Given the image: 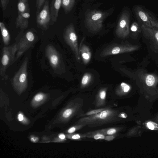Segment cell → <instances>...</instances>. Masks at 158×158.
Returning <instances> with one entry per match:
<instances>
[{
  "instance_id": "1",
  "label": "cell",
  "mask_w": 158,
  "mask_h": 158,
  "mask_svg": "<svg viewBox=\"0 0 158 158\" xmlns=\"http://www.w3.org/2000/svg\"><path fill=\"white\" fill-rule=\"evenodd\" d=\"M108 14L105 12L96 10L87 12L85 15V27L92 32L100 31L102 27L103 20Z\"/></svg>"
},
{
  "instance_id": "2",
  "label": "cell",
  "mask_w": 158,
  "mask_h": 158,
  "mask_svg": "<svg viewBox=\"0 0 158 158\" xmlns=\"http://www.w3.org/2000/svg\"><path fill=\"white\" fill-rule=\"evenodd\" d=\"M17 51V45L3 47L2 50L0 68V75L4 79L7 78L6 71L7 68L14 62L15 54Z\"/></svg>"
},
{
  "instance_id": "3",
  "label": "cell",
  "mask_w": 158,
  "mask_h": 158,
  "mask_svg": "<svg viewBox=\"0 0 158 158\" xmlns=\"http://www.w3.org/2000/svg\"><path fill=\"white\" fill-rule=\"evenodd\" d=\"M64 39L74 52L77 60L80 59L79 51L78 45V38L73 24L71 23L64 30Z\"/></svg>"
},
{
  "instance_id": "4",
  "label": "cell",
  "mask_w": 158,
  "mask_h": 158,
  "mask_svg": "<svg viewBox=\"0 0 158 158\" xmlns=\"http://www.w3.org/2000/svg\"><path fill=\"white\" fill-rule=\"evenodd\" d=\"M27 62L28 58L26 57L13 79V84L15 87L20 91L24 89L27 85Z\"/></svg>"
},
{
  "instance_id": "5",
  "label": "cell",
  "mask_w": 158,
  "mask_h": 158,
  "mask_svg": "<svg viewBox=\"0 0 158 158\" xmlns=\"http://www.w3.org/2000/svg\"><path fill=\"white\" fill-rule=\"evenodd\" d=\"M36 21L39 27L44 30L48 28L51 21L49 0H46L41 10L36 14Z\"/></svg>"
},
{
  "instance_id": "6",
  "label": "cell",
  "mask_w": 158,
  "mask_h": 158,
  "mask_svg": "<svg viewBox=\"0 0 158 158\" xmlns=\"http://www.w3.org/2000/svg\"><path fill=\"white\" fill-rule=\"evenodd\" d=\"M138 19L143 24L150 27L158 29V20L151 14L142 7L137 6L134 9Z\"/></svg>"
},
{
  "instance_id": "7",
  "label": "cell",
  "mask_w": 158,
  "mask_h": 158,
  "mask_svg": "<svg viewBox=\"0 0 158 158\" xmlns=\"http://www.w3.org/2000/svg\"><path fill=\"white\" fill-rule=\"evenodd\" d=\"M135 46L118 44H112L105 48L101 52L102 57L129 52L136 49Z\"/></svg>"
},
{
  "instance_id": "8",
  "label": "cell",
  "mask_w": 158,
  "mask_h": 158,
  "mask_svg": "<svg viewBox=\"0 0 158 158\" xmlns=\"http://www.w3.org/2000/svg\"><path fill=\"white\" fill-rule=\"evenodd\" d=\"M35 39V35L33 30H29L26 32L17 45V52L14 62L32 45Z\"/></svg>"
},
{
  "instance_id": "9",
  "label": "cell",
  "mask_w": 158,
  "mask_h": 158,
  "mask_svg": "<svg viewBox=\"0 0 158 158\" xmlns=\"http://www.w3.org/2000/svg\"><path fill=\"white\" fill-rule=\"evenodd\" d=\"M130 14L127 10H124L119 19L116 30L118 37L123 38L129 34Z\"/></svg>"
},
{
  "instance_id": "10",
  "label": "cell",
  "mask_w": 158,
  "mask_h": 158,
  "mask_svg": "<svg viewBox=\"0 0 158 158\" xmlns=\"http://www.w3.org/2000/svg\"><path fill=\"white\" fill-rule=\"evenodd\" d=\"M45 53L52 67L54 69H56L60 62L59 54L57 50L53 46L48 45L46 48Z\"/></svg>"
},
{
  "instance_id": "11",
  "label": "cell",
  "mask_w": 158,
  "mask_h": 158,
  "mask_svg": "<svg viewBox=\"0 0 158 158\" xmlns=\"http://www.w3.org/2000/svg\"><path fill=\"white\" fill-rule=\"evenodd\" d=\"M113 112L109 110L106 109L104 110L93 116L83 118L81 121L87 122H92L93 121H106L107 118H110V116L112 115Z\"/></svg>"
},
{
  "instance_id": "12",
  "label": "cell",
  "mask_w": 158,
  "mask_h": 158,
  "mask_svg": "<svg viewBox=\"0 0 158 158\" xmlns=\"http://www.w3.org/2000/svg\"><path fill=\"white\" fill-rule=\"evenodd\" d=\"M61 6V0H52L50 5L51 16L50 25L57 21L59 12Z\"/></svg>"
},
{
  "instance_id": "13",
  "label": "cell",
  "mask_w": 158,
  "mask_h": 158,
  "mask_svg": "<svg viewBox=\"0 0 158 158\" xmlns=\"http://www.w3.org/2000/svg\"><path fill=\"white\" fill-rule=\"evenodd\" d=\"M30 16V13L29 12L24 13L18 15L15 22L16 28H19L22 30H24L27 29L28 26Z\"/></svg>"
},
{
  "instance_id": "14",
  "label": "cell",
  "mask_w": 158,
  "mask_h": 158,
  "mask_svg": "<svg viewBox=\"0 0 158 158\" xmlns=\"http://www.w3.org/2000/svg\"><path fill=\"white\" fill-rule=\"evenodd\" d=\"M79 52L83 62L85 64L88 63L91 57V53L89 48L87 46L83 44L81 46Z\"/></svg>"
},
{
  "instance_id": "15",
  "label": "cell",
  "mask_w": 158,
  "mask_h": 158,
  "mask_svg": "<svg viewBox=\"0 0 158 158\" xmlns=\"http://www.w3.org/2000/svg\"><path fill=\"white\" fill-rule=\"evenodd\" d=\"M18 15L25 13H30L29 0H17Z\"/></svg>"
},
{
  "instance_id": "16",
  "label": "cell",
  "mask_w": 158,
  "mask_h": 158,
  "mask_svg": "<svg viewBox=\"0 0 158 158\" xmlns=\"http://www.w3.org/2000/svg\"><path fill=\"white\" fill-rule=\"evenodd\" d=\"M0 27L2 40L4 44H9L10 40V36L9 32L4 23L2 22L0 23Z\"/></svg>"
},
{
  "instance_id": "17",
  "label": "cell",
  "mask_w": 158,
  "mask_h": 158,
  "mask_svg": "<svg viewBox=\"0 0 158 158\" xmlns=\"http://www.w3.org/2000/svg\"><path fill=\"white\" fill-rule=\"evenodd\" d=\"M75 0H61V6L65 14L69 13L72 9Z\"/></svg>"
},
{
  "instance_id": "18",
  "label": "cell",
  "mask_w": 158,
  "mask_h": 158,
  "mask_svg": "<svg viewBox=\"0 0 158 158\" xmlns=\"http://www.w3.org/2000/svg\"><path fill=\"white\" fill-rule=\"evenodd\" d=\"M92 79V75L89 73H85L83 76L81 81V84L82 86H84L88 85L91 81Z\"/></svg>"
},
{
  "instance_id": "19",
  "label": "cell",
  "mask_w": 158,
  "mask_h": 158,
  "mask_svg": "<svg viewBox=\"0 0 158 158\" xmlns=\"http://www.w3.org/2000/svg\"><path fill=\"white\" fill-rule=\"evenodd\" d=\"M46 0H36L35 6L37 8L36 14L38 13L42 9Z\"/></svg>"
},
{
  "instance_id": "20",
  "label": "cell",
  "mask_w": 158,
  "mask_h": 158,
  "mask_svg": "<svg viewBox=\"0 0 158 158\" xmlns=\"http://www.w3.org/2000/svg\"><path fill=\"white\" fill-rule=\"evenodd\" d=\"M155 81L154 77L152 75H150L147 77L145 82L147 85L150 86L154 85Z\"/></svg>"
},
{
  "instance_id": "21",
  "label": "cell",
  "mask_w": 158,
  "mask_h": 158,
  "mask_svg": "<svg viewBox=\"0 0 158 158\" xmlns=\"http://www.w3.org/2000/svg\"><path fill=\"white\" fill-rule=\"evenodd\" d=\"M118 89L123 90L124 92H127L130 89V86L124 82H122L118 87Z\"/></svg>"
},
{
  "instance_id": "22",
  "label": "cell",
  "mask_w": 158,
  "mask_h": 158,
  "mask_svg": "<svg viewBox=\"0 0 158 158\" xmlns=\"http://www.w3.org/2000/svg\"><path fill=\"white\" fill-rule=\"evenodd\" d=\"M106 109L103 108L93 110L88 112L86 114L87 115H91L96 114Z\"/></svg>"
},
{
  "instance_id": "23",
  "label": "cell",
  "mask_w": 158,
  "mask_h": 158,
  "mask_svg": "<svg viewBox=\"0 0 158 158\" xmlns=\"http://www.w3.org/2000/svg\"><path fill=\"white\" fill-rule=\"evenodd\" d=\"M9 0H1V4L2 10H6L9 3Z\"/></svg>"
},
{
  "instance_id": "24",
  "label": "cell",
  "mask_w": 158,
  "mask_h": 158,
  "mask_svg": "<svg viewBox=\"0 0 158 158\" xmlns=\"http://www.w3.org/2000/svg\"><path fill=\"white\" fill-rule=\"evenodd\" d=\"M72 113V110L71 109H69L66 110L63 113V116L65 118L69 117Z\"/></svg>"
},
{
  "instance_id": "25",
  "label": "cell",
  "mask_w": 158,
  "mask_h": 158,
  "mask_svg": "<svg viewBox=\"0 0 158 158\" xmlns=\"http://www.w3.org/2000/svg\"><path fill=\"white\" fill-rule=\"evenodd\" d=\"M106 90L105 89L101 90L99 94V97L102 99H104L106 98Z\"/></svg>"
},
{
  "instance_id": "26",
  "label": "cell",
  "mask_w": 158,
  "mask_h": 158,
  "mask_svg": "<svg viewBox=\"0 0 158 158\" xmlns=\"http://www.w3.org/2000/svg\"><path fill=\"white\" fill-rule=\"evenodd\" d=\"M44 95L42 94H38L36 95L34 98L35 100L36 101H40L43 98Z\"/></svg>"
},
{
  "instance_id": "27",
  "label": "cell",
  "mask_w": 158,
  "mask_h": 158,
  "mask_svg": "<svg viewBox=\"0 0 158 158\" xmlns=\"http://www.w3.org/2000/svg\"><path fill=\"white\" fill-rule=\"evenodd\" d=\"M151 31L154 34L156 39L158 41V31L156 30V28L150 27Z\"/></svg>"
},
{
  "instance_id": "28",
  "label": "cell",
  "mask_w": 158,
  "mask_h": 158,
  "mask_svg": "<svg viewBox=\"0 0 158 158\" xmlns=\"http://www.w3.org/2000/svg\"><path fill=\"white\" fill-rule=\"evenodd\" d=\"M105 137V136L104 135L99 134L95 135H94V139L96 140L99 139H104Z\"/></svg>"
},
{
  "instance_id": "29",
  "label": "cell",
  "mask_w": 158,
  "mask_h": 158,
  "mask_svg": "<svg viewBox=\"0 0 158 158\" xmlns=\"http://www.w3.org/2000/svg\"><path fill=\"white\" fill-rule=\"evenodd\" d=\"M116 132V130L114 128H111L109 129L106 132L107 134L112 135L115 134Z\"/></svg>"
},
{
  "instance_id": "30",
  "label": "cell",
  "mask_w": 158,
  "mask_h": 158,
  "mask_svg": "<svg viewBox=\"0 0 158 158\" xmlns=\"http://www.w3.org/2000/svg\"><path fill=\"white\" fill-rule=\"evenodd\" d=\"M148 127L151 130H153L154 129V126L153 124L151 122H148L147 123Z\"/></svg>"
},
{
  "instance_id": "31",
  "label": "cell",
  "mask_w": 158,
  "mask_h": 158,
  "mask_svg": "<svg viewBox=\"0 0 158 158\" xmlns=\"http://www.w3.org/2000/svg\"><path fill=\"white\" fill-rule=\"evenodd\" d=\"M114 138L113 136L108 135L105 136L104 139L106 140L110 141L113 139Z\"/></svg>"
},
{
  "instance_id": "32",
  "label": "cell",
  "mask_w": 158,
  "mask_h": 158,
  "mask_svg": "<svg viewBox=\"0 0 158 158\" xmlns=\"http://www.w3.org/2000/svg\"><path fill=\"white\" fill-rule=\"evenodd\" d=\"M118 117L123 118H126L127 117V115L124 113H122L120 114Z\"/></svg>"
},
{
  "instance_id": "33",
  "label": "cell",
  "mask_w": 158,
  "mask_h": 158,
  "mask_svg": "<svg viewBox=\"0 0 158 158\" xmlns=\"http://www.w3.org/2000/svg\"><path fill=\"white\" fill-rule=\"evenodd\" d=\"M80 138V136L78 134L73 135L72 137V138L73 139H79Z\"/></svg>"
},
{
  "instance_id": "34",
  "label": "cell",
  "mask_w": 158,
  "mask_h": 158,
  "mask_svg": "<svg viewBox=\"0 0 158 158\" xmlns=\"http://www.w3.org/2000/svg\"><path fill=\"white\" fill-rule=\"evenodd\" d=\"M76 128L74 127H72L70 128L68 131V132L69 133H72L75 131Z\"/></svg>"
},
{
  "instance_id": "35",
  "label": "cell",
  "mask_w": 158,
  "mask_h": 158,
  "mask_svg": "<svg viewBox=\"0 0 158 158\" xmlns=\"http://www.w3.org/2000/svg\"><path fill=\"white\" fill-rule=\"evenodd\" d=\"M23 116L21 114H19L18 116V118L19 121H22L23 119Z\"/></svg>"
},
{
  "instance_id": "36",
  "label": "cell",
  "mask_w": 158,
  "mask_h": 158,
  "mask_svg": "<svg viewBox=\"0 0 158 158\" xmlns=\"http://www.w3.org/2000/svg\"><path fill=\"white\" fill-rule=\"evenodd\" d=\"M60 138L62 139H64L65 138V136L64 134H61L59 136Z\"/></svg>"
}]
</instances>
